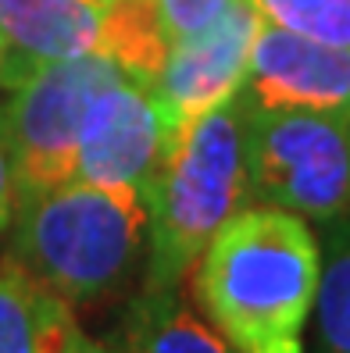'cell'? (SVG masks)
<instances>
[{
	"label": "cell",
	"instance_id": "15",
	"mask_svg": "<svg viewBox=\"0 0 350 353\" xmlns=\"http://www.w3.org/2000/svg\"><path fill=\"white\" fill-rule=\"evenodd\" d=\"M14 207H18V193H14V172L4 150V139H0V232L14 221Z\"/></svg>",
	"mask_w": 350,
	"mask_h": 353
},
{
	"label": "cell",
	"instance_id": "11",
	"mask_svg": "<svg viewBox=\"0 0 350 353\" xmlns=\"http://www.w3.org/2000/svg\"><path fill=\"white\" fill-rule=\"evenodd\" d=\"M126 343L133 353H236L215 325H204L175 289L143 293L129 307Z\"/></svg>",
	"mask_w": 350,
	"mask_h": 353
},
{
	"label": "cell",
	"instance_id": "5",
	"mask_svg": "<svg viewBox=\"0 0 350 353\" xmlns=\"http://www.w3.org/2000/svg\"><path fill=\"white\" fill-rule=\"evenodd\" d=\"M126 68L111 57L86 54L39 68L8 90L0 103V139L14 172L18 200L47 193L75 179L79 129L90 103Z\"/></svg>",
	"mask_w": 350,
	"mask_h": 353
},
{
	"label": "cell",
	"instance_id": "4",
	"mask_svg": "<svg viewBox=\"0 0 350 353\" xmlns=\"http://www.w3.org/2000/svg\"><path fill=\"white\" fill-rule=\"evenodd\" d=\"M243 154L251 200L307 221L350 211V111L261 108L243 93Z\"/></svg>",
	"mask_w": 350,
	"mask_h": 353
},
{
	"label": "cell",
	"instance_id": "3",
	"mask_svg": "<svg viewBox=\"0 0 350 353\" xmlns=\"http://www.w3.org/2000/svg\"><path fill=\"white\" fill-rule=\"evenodd\" d=\"M147 246L139 190L61 182L18 200L11 254L72 307L118 293Z\"/></svg>",
	"mask_w": 350,
	"mask_h": 353
},
{
	"label": "cell",
	"instance_id": "7",
	"mask_svg": "<svg viewBox=\"0 0 350 353\" xmlns=\"http://www.w3.org/2000/svg\"><path fill=\"white\" fill-rule=\"evenodd\" d=\"M257 26V8L251 0H236L233 11L222 14L215 26L168 43L164 65L150 82V90L157 93L164 114H168L175 139L193 121L211 114L243 90Z\"/></svg>",
	"mask_w": 350,
	"mask_h": 353
},
{
	"label": "cell",
	"instance_id": "16",
	"mask_svg": "<svg viewBox=\"0 0 350 353\" xmlns=\"http://www.w3.org/2000/svg\"><path fill=\"white\" fill-rule=\"evenodd\" d=\"M61 353H133V350H129V343L118 346V343L93 339V336H86V332L75 325V332L68 336V343H65V350H61Z\"/></svg>",
	"mask_w": 350,
	"mask_h": 353
},
{
	"label": "cell",
	"instance_id": "10",
	"mask_svg": "<svg viewBox=\"0 0 350 353\" xmlns=\"http://www.w3.org/2000/svg\"><path fill=\"white\" fill-rule=\"evenodd\" d=\"M72 332V303L8 250L0 257V353H61Z\"/></svg>",
	"mask_w": 350,
	"mask_h": 353
},
{
	"label": "cell",
	"instance_id": "6",
	"mask_svg": "<svg viewBox=\"0 0 350 353\" xmlns=\"http://www.w3.org/2000/svg\"><path fill=\"white\" fill-rule=\"evenodd\" d=\"M172 143L175 129L150 82L126 72L108 90H100L82 118L75 179L143 193L168 157Z\"/></svg>",
	"mask_w": 350,
	"mask_h": 353
},
{
	"label": "cell",
	"instance_id": "9",
	"mask_svg": "<svg viewBox=\"0 0 350 353\" xmlns=\"http://www.w3.org/2000/svg\"><path fill=\"white\" fill-rule=\"evenodd\" d=\"M104 0H0V90H14L57 61L104 57Z\"/></svg>",
	"mask_w": 350,
	"mask_h": 353
},
{
	"label": "cell",
	"instance_id": "17",
	"mask_svg": "<svg viewBox=\"0 0 350 353\" xmlns=\"http://www.w3.org/2000/svg\"><path fill=\"white\" fill-rule=\"evenodd\" d=\"M104 4H111V0H104Z\"/></svg>",
	"mask_w": 350,
	"mask_h": 353
},
{
	"label": "cell",
	"instance_id": "8",
	"mask_svg": "<svg viewBox=\"0 0 350 353\" xmlns=\"http://www.w3.org/2000/svg\"><path fill=\"white\" fill-rule=\"evenodd\" d=\"M243 93L261 108L350 111V50L261 22Z\"/></svg>",
	"mask_w": 350,
	"mask_h": 353
},
{
	"label": "cell",
	"instance_id": "2",
	"mask_svg": "<svg viewBox=\"0 0 350 353\" xmlns=\"http://www.w3.org/2000/svg\"><path fill=\"white\" fill-rule=\"evenodd\" d=\"M251 200L243 154V93L182 132L143 190L147 264L143 289H179L215 232Z\"/></svg>",
	"mask_w": 350,
	"mask_h": 353
},
{
	"label": "cell",
	"instance_id": "1",
	"mask_svg": "<svg viewBox=\"0 0 350 353\" xmlns=\"http://www.w3.org/2000/svg\"><path fill=\"white\" fill-rule=\"evenodd\" d=\"M193 296L236 353H304L315 314L322 246L307 218L243 207L190 268Z\"/></svg>",
	"mask_w": 350,
	"mask_h": 353
},
{
	"label": "cell",
	"instance_id": "12",
	"mask_svg": "<svg viewBox=\"0 0 350 353\" xmlns=\"http://www.w3.org/2000/svg\"><path fill=\"white\" fill-rule=\"evenodd\" d=\"M315 296V353H350V211L329 218Z\"/></svg>",
	"mask_w": 350,
	"mask_h": 353
},
{
	"label": "cell",
	"instance_id": "14",
	"mask_svg": "<svg viewBox=\"0 0 350 353\" xmlns=\"http://www.w3.org/2000/svg\"><path fill=\"white\" fill-rule=\"evenodd\" d=\"M157 4V14H161V26H164V36L172 39H182V36H193L200 29L215 26L222 14H229L236 0H154Z\"/></svg>",
	"mask_w": 350,
	"mask_h": 353
},
{
	"label": "cell",
	"instance_id": "13",
	"mask_svg": "<svg viewBox=\"0 0 350 353\" xmlns=\"http://www.w3.org/2000/svg\"><path fill=\"white\" fill-rule=\"evenodd\" d=\"M261 22L350 50V0H251Z\"/></svg>",
	"mask_w": 350,
	"mask_h": 353
}]
</instances>
